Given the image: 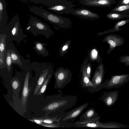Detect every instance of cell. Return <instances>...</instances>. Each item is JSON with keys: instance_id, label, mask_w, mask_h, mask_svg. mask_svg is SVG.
<instances>
[{"instance_id": "2", "label": "cell", "mask_w": 129, "mask_h": 129, "mask_svg": "<svg viewBox=\"0 0 129 129\" xmlns=\"http://www.w3.org/2000/svg\"><path fill=\"white\" fill-rule=\"evenodd\" d=\"M30 11L50 23L62 28L69 27L72 24L69 18L55 14L40 7L34 6L29 8Z\"/></svg>"}, {"instance_id": "3", "label": "cell", "mask_w": 129, "mask_h": 129, "mask_svg": "<svg viewBox=\"0 0 129 129\" xmlns=\"http://www.w3.org/2000/svg\"><path fill=\"white\" fill-rule=\"evenodd\" d=\"M100 118H96L83 121L78 120L69 122L62 125L63 127H87L94 128H119L127 127V126L121 123L114 122L103 123L101 122Z\"/></svg>"}, {"instance_id": "37", "label": "cell", "mask_w": 129, "mask_h": 129, "mask_svg": "<svg viewBox=\"0 0 129 129\" xmlns=\"http://www.w3.org/2000/svg\"><path fill=\"white\" fill-rule=\"evenodd\" d=\"M117 5H129V0H120L118 2Z\"/></svg>"}, {"instance_id": "19", "label": "cell", "mask_w": 129, "mask_h": 129, "mask_svg": "<svg viewBox=\"0 0 129 129\" xmlns=\"http://www.w3.org/2000/svg\"><path fill=\"white\" fill-rule=\"evenodd\" d=\"M116 2L115 0H96L80 4L88 6L104 7H109Z\"/></svg>"}, {"instance_id": "12", "label": "cell", "mask_w": 129, "mask_h": 129, "mask_svg": "<svg viewBox=\"0 0 129 129\" xmlns=\"http://www.w3.org/2000/svg\"><path fill=\"white\" fill-rule=\"evenodd\" d=\"M104 74V65L101 63L95 71L91 80L94 85L95 92H97L104 88V84L103 82Z\"/></svg>"}, {"instance_id": "30", "label": "cell", "mask_w": 129, "mask_h": 129, "mask_svg": "<svg viewBox=\"0 0 129 129\" xmlns=\"http://www.w3.org/2000/svg\"><path fill=\"white\" fill-rule=\"evenodd\" d=\"M71 41L70 40L67 41L60 48L59 54L61 57L63 56L66 53L70 48Z\"/></svg>"}, {"instance_id": "21", "label": "cell", "mask_w": 129, "mask_h": 129, "mask_svg": "<svg viewBox=\"0 0 129 129\" xmlns=\"http://www.w3.org/2000/svg\"><path fill=\"white\" fill-rule=\"evenodd\" d=\"M34 43L35 45L33 48L38 54L44 57L47 56L49 55V52L45 47L47 46V44L39 41L35 42Z\"/></svg>"}, {"instance_id": "10", "label": "cell", "mask_w": 129, "mask_h": 129, "mask_svg": "<svg viewBox=\"0 0 129 129\" xmlns=\"http://www.w3.org/2000/svg\"><path fill=\"white\" fill-rule=\"evenodd\" d=\"M89 103H84L69 111L65 112L60 117V118L59 122L61 125L68 122H73L88 106Z\"/></svg>"}, {"instance_id": "32", "label": "cell", "mask_w": 129, "mask_h": 129, "mask_svg": "<svg viewBox=\"0 0 129 129\" xmlns=\"http://www.w3.org/2000/svg\"><path fill=\"white\" fill-rule=\"evenodd\" d=\"M11 84L13 89L14 90H16L20 86L19 81L18 78H13Z\"/></svg>"}, {"instance_id": "4", "label": "cell", "mask_w": 129, "mask_h": 129, "mask_svg": "<svg viewBox=\"0 0 129 129\" xmlns=\"http://www.w3.org/2000/svg\"><path fill=\"white\" fill-rule=\"evenodd\" d=\"M7 36L6 41L19 43L24 39V34L18 14L15 15L4 29L3 34Z\"/></svg>"}, {"instance_id": "7", "label": "cell", "mask_w": 129, "mask_h": 129, "mask_svg": "<svg viewBox=\"0 0 129 129\" xmlns=\"http://www.w3.org/2000/svg\"><path fill=\"white\" fill-rule=\"evenodd\" d=\"M46 5L50 10L60 14H68L76 5L68 0H48Z\"/></svg>"}, {"instance_id": "39", "label": "cell", "mask_w": 129, "mask_h": 129, "mask_svg": "<svg viewBox=\"0 0 129 129\" xmlns=\"http://www.w3.org/2000/svg\"><path fill=\"white\" fill-rule=\"evenodd\" d=\"M21 0V1H23V0Z\"/></svg>"}, {"instance_id": "38", "label": "cell", "mask_w": 129, "mask_h": 129, "mask_svg": "<svg viewBox=\"0 0 129 129\" xmlns=\"http://www.w3.org/2000/svg\"><path fill=\"white\" fill-rule=\"evenodd\" d=\"M96 0H79V2L80 3L82 2H89Z\"/></svg>"}, {"instance_id": "33", "label": "cell", "mask_w": 129, "mask_h": 129, "mask_svg": "<svg viewBox=\"0 0 129 129\" xmlns=\"http://www.w3.org/2000/svg\"><path fill=\"white\" fill-rule=\"evenodd\" d=\"M119 62L125 64V66H129V55H123L120 58Z\"/></svg>"}, {"instance_id": "31", "label": "cell", "mask_w": 129, "mask_h": 129, "mask_svg": "<svg viewBox=\"0 0 129 129\" xmlns=\"http://www.w3.org/2000/svg\"><path fill=\"white\" fill-rule=\"evenodd\" d=\"M57 116L53 117H49L47 118H45L44 119L40 118L41 121L43 123L47 124H52L55 122H59L60 117L58 118Z\"/></svg>"}, {"instance_id": "29", "label": "cell", "mask_w": 129, "mask_h": 129, "mask_svg": "<svg viewBox=\"0 0 129 129\" xmlns=\"http://www.w3.org/2000/svg\"><path fill=\"white\" fill-rule=\"evenodd\" d=\"M53 73L49 74L45 79L44 82L41 85L37 94L41 95L45 91L48 84L51 79Z\"/></svg>"}, {"instance_id": "25", "label": "cell", "mask_w": 129, "mask_h": 129, "mask_svg": "<svg viewBox=\"0 0 129 129\" xmlns=\"http://www.w3.org/2000/svg\"><path fill=\"white\" fill-rule=\"evenodd\" d=\"M129 22V18L119 21L115 23V26L113 29H109L104 32L98 33L97 34V35H102L110 33H113L121 30V29L119 28L120 27L124 25Z\"/></svg>"}, {"instance_id": "24", "label": "cell", "mask_w": 129, "mask_h": 129, "mask_svg": "<svg viewBox=\"0 0 129 129\" xmlns=\"http://www.w3.org/2000/svg\"><path fill=\"white\" fill-rule=\"evenodd\" d=\"M7 55L6 61V66L4 68L0 69V71L2 72H6L10 75L12 73L13 64L12 62L9 50L7 49Z\"/></svg>"}, {"instance_id": "23", "label": "cell", "mask_w": 129, "mask_h": 129, "mask_svg": "<svg viewBox=\"0 0 129 129\" xmlns=\"http://www.w3.org/2000/svg\"><path fill=\"white\" fill-rule=\"evenodd\" d=\"M88 56L89 60L92 62L96 61L100 63L102 61L100 51L96 47L93 48L89 51Z\"/></svg>"}, {"instance_id": "34", "label": "cell", "mask_w": 129, "mask_h": 129, "mask_svg": "<svg viewBox=\"0 0 129 129\" xmlns=\"http://www.w3.org/2000/svg\"><path fill=\"white\" fill-rule=\"evenodd\" d=\"M42 125L50 127H62L61 123L59 122H57L56 123H53L52 124H47L43 123Z\"/></svg>"}, {"instance_id": "5", "label": "cell", "mask_w": 129, "mask_h": 129, "mask_svg": "<svg viewBox=\"0 0 129 129\" xmlns=\"http://www.w3.org/2000/svg\"><path fill=\"white\" fill-rule=\"evenodd\" d=\"M26 29L35 36L42 35L47 39L54 35L53 31L48 24L33 16L30 18Z\"/></svg>"}, {"instance_id": "26", "label": "cell", "mask_w": 129, "mask_h": 129, "mask_svg": "<svg viewBox=\"0 0 129 129\" xmlns=\"http://www.w3.org/2000/svg\"><path fill=\"white\" fill-rule=\"evenodd\" d=\"M91 64L88 58H86L83 61L80 70V72H84L90 79L92 73Z\"/></svg>"}, {"instance_id": "18", "label": "cell", "mask_w": 129, "mask_h": 129, "mask_svg": "<svg viewBox=\"0 0 129 129\" xmlns=\"http://www.w3.org/2000/svg\"><path fill=\"white\" fill-rule=\"evenodd\" d=\"M8 20L5 0H0V34H3L7 25Z\"/></svg>"}, {"instance_id": "16", "label": "cell", "mask_w": 129, "mask_h": 129, "mask_svg": "<svg viewBox=\"0 0 129 129\" xmlns=\"http://www.w3.org/2000/svg\"><path fill=\"white\" fill-rule=\"evenodd\" d=\"M119 92L118 90L104 92L103 95L99 100H102V101L107 107H110L113 105L117 101Z\"/></svg>"}, {"instance_id": "6", "label": "cell", "mask_w": 129, "mask_h": 129, "mask_svg": "<svg viewBox=\"0 0 129 129\" xmlns=\"http://www.w3.org/2000/svg\"><path fill=\"white\" fill-rule=\"evenodd\" d=\"M32 70H34L39 75L36 86L34 94H37L45 79L50 74L53 73V69L51 63L32 62L31 63Z\"/></svg>"}, {"instance_id": "27", "label": "cell", "mask_w": 129, "mask_h": 129, "mask_svg": "<svg viewBox=\"0 0 129 129\" xmlns=\"http://www.w3.org/2000/svg\"><path fill=\"white\" fill-rule=\"evenodd\" d=\"M106 17L110 19L117 20L124 18H129L128 14L111 12L106 15Z\"/></svg>"}, {"instance_id": "9", "label": "cell", "mask_w": 129, "mask_h": 129, "mask_svg": "<svg viewBox=\"0 0 129 129\" xmlns=\"http://www.w3.org/2000/svg\"><path fill=\"white\" fill-rule=\"evenodd\" d=\"M6 47L9 50L13 64L24 70L27 64L30 63V60L24 59L18 52L14 44L11 42L6 41Z\"/></svg>"}, {"instance_id": "36", "label": "cell", "mask_w": 129, "mask_h": 129, "mask_svg": "<svg viewBox=\"0 0 129 129\" xmlns=\"http://www.w3.org/2000/svg\"><path fill=\"white\" fill-rule=\"evenodd\" d=\"M31 121L34 122L37 124L42 125L43 123L40 118H33V119H29Z\"/></svg>"}, {"instance_id": "14", "label": "cell", "mask_w": 129, "mask_h": 129, "mask_svg": "<svg viewBox=\"0 0 129 129\" xmlns=\"http://www.w3.org/2000/svg\"><path fill=\"white\" fill-rule=\"evenodd\" d=\"M70 14L80 17L87 19H98L99 15L85 8L72 9Z\"/></svg>"}, {"instance_id": "15", "label": "cell", "mask_w": 129, "mask_h": 129, "mask_svg": "<svg viewBox=\"0 0 129 129\" xmlns=\"http://www.w3.org/2000/svg\"><path fill=\"white\" fill-rule=\"evenodd\" d=\"M32 70L30 63L27 64L24 70L25 74L22 92V102L23 105L25 103L29 93V80Z\"/></svg>"}, {"instance_id": "13", "label": "cell", "mask_w": 129, "mask_h": 129, "mask_svg": "<svg viewBox=\"0 0 129 129\" xmlns=\"http://www.w3.org/2000/svg\"><path fill=\"white\" fill-rule=\"evenodd\" d=\"M102 41L106 42L109 45V48L107 52V54H109L117 47L122 45L125 42L124 39L121 37L114 34L106 36Z\"/></svg>"}, {"instance_id": "17", "label": "cell", "mask_w": 129, "mask_h": 129, "mask_svg": "<svg viewBox=\"0 0 129 129\" xmlns=\"http://www.w3.org/2000/svg\"><path fill=\"white\" fill-rule=\"evenodd\" d=\"M7 37L5 34H0V69L5 67L6 66Z\"/></svg>"}, {"instance_id": "28", "label": "cell", "mask_w": 129, "mask_h": 129, "mask_svg": "<svg viewBox=\"0 0 129 129\" xmlns=\"http://www.w3.org/2000/svg\"><path fill=\"white\" fill-rule=\"evenodd\" d=\"M111 12L129 13V5H117L111 11Z\"/></svg>"}, {"instance_id": "1", "label": "cell", "mask_w": 129, "mask_h": 129, "mask_svg": "<svg viewBox=\"0 0 129 129\" xmlns=\"http://www.w3.org/2000/svg\"><path fill=\"white\" fill-rule=\"evenodd\" d=\"M54 100L43 109L42 110L48 114L56 112L59 117L67 110L72 108L76 104L78 100L77 96L63 95L60 93L55 95Z\"/></svg>"}, {"instance_id": "35", "label": "cell", "mask_w": 129, "mask_h": 129, "mask_svg": "<svg viewBox=\"0 0 129 129\" xmlns=\"http://www.w3.org/2000/svg\"><path fill=\"white\" fill-rule=\"evenodd\" d=\"M33 3H35L42 4L47 5L48 0H30Z\"/></svg>"}, {"instance_id": "40", "label": "cell", "mask_w": 129, "mask_h": 129, "mask_svg": "<svg viewBox=\"0 0 129 129\" xmlns=\"http://www.w3.org/2000/svg\"></svg>"}, {"instance_id": "20", "label": "cell", "mask_w": 129, "mask_h": 129, "mask_svg": "<svg viewBox=\"0 0 129 129\" xmlns=\"http://www.w3.org/2000/svg\"><path fill=\"white\" fill-rule=\"evenodd\" d=\"M82 77L80 83L82 87L83 88H87L91 93L95 92L94 85L86 74L83 72H80Z\"/></svg>"}, {"instance_id": "8", "label": "cell", "mask_w": 129, "mask_h": 129, "mask_svg": "<svg viewBox=\"0 0 129 129\" xmlns=\"http://www.w3.org/2000/svg\"><path fill=\"white\" fill-rule=\"evenodd\" d=\"M55 79L54 88L61 89L71 81L72 74L70 70L62 67L58 68L54 73Z\"/></svg>"}, {"instance_id": "11", "label": "cell", "mask_w": 129, "mask_h": 129, "mask_svg": "<svg viewBox=\"0 0 129 129\" xmlns=\"http://www.w3.org/2000/svg\"><path fill=\"white\" fill-rule=\"evenodd\" d=\"M129 81V74L112 75L109 79L104 83V87L107 89L117 88L124 85Z\"/></svg>"}, {"instance_id": "22", "label": "cell", "mask_w": 129, "mask_h": 129, "mask_svg": "<svg viewBox=\"0 0 129 129\" xmlns=\"http://www.w3.org/2000/svg\"><path fill=\"white\" fill-rule=\"evenodd\" d=\"M96 118H100V117L94 109L92 107L89 108L83 113L80 116L79 120L83 121Z\"/></svg>"}]
</instances>
